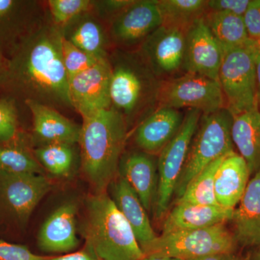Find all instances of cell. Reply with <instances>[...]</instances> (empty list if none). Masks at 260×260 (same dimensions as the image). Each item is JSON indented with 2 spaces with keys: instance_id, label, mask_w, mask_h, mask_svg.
Returning <instances> with one entry per match:
<instances>
[{
  "instance_id": "obj_1",
  "label": "cell",
  "mask_w": 260,
  "mask_h": 260,
  "mask_svg": "<svg viewBox=\"0 0 260 260\" xmlns=\"http://www.w3.org/2000/svg\"><path fill=\"white\" fill-rule=\"evenodd\" d=\"M60 30L45 17L23 38L8 58L0 90L17 102L40 103L54 109H72L69 80L61 56Z\"/></svg>"
},
{
  "instance_id": "obj_2",
  "label": "cell",
  "mask_w": 260,
  "mask_h": 260,
  "mask_svg": "<svg viewBox=\"0 0 260 260\" xmlns=\"http://www.w3.org/2000/svg\"><path fill=\"white\" fill-rule=\"evenodd\" d=\"M128 129L124 118L112 108L83 118L78 143L81 168L95 194L107 191L117 177Z\"/></svg>"
},
{
  "instance_id": "obj_3",
  "label": "cell",
  "mask_w": 260,
  "mask_h": 260,
  "mask_svg": "<svg viewBox=\"0 0 260 260\" xmlns=\"http://www.w3.org/2000/svg\"><path fill=\"white\" fill-rule=\"evenodd\" d=\"M110 100L112 108L128 127L143 120L158 107L161 80L143 60L138 50L117 49L109 54Z\"/></svg>"
},
{
  "instance_id": "obj_4",
  "label": "cell",
  "mask_w": 260,
  "mask_h": 260,
  "mask_svg": "<svg viewBox=\"0 0 260 260\" xmlns=\"http://www.w3.org/2000/svg\"><path fill=\"white\" fill-rule=\"evenodd\" d=\"M81 234L100 260H142L145 254L127 220L107 191L89 196Z\"/></svg>"
},
{
  "instance_id": "obj_5",
  "label": "cell",
  "mask_w": 260,
  "mask_h": 260,
  "mask_svg": "<svg viewBox=\"0 0 260 260\" xmlns=\"http://www.w3.org/2000/svg\"><path fill=\"white\" fill-rule=\"evenodd\" d=\"M233 116L225 108L203 114L178 181L176 199L203 169L219 158L234 153L232 138Z\"/></svg>"
},
{
  "instance_id": "obj_6",
  "label": "cell",
  "mask_w": 260,
  "mask_h": 260,
  "mask_svg": "<svg viewBox=\"0 0 260 260\" xmlns=\"http://www.w3.org/2000/svg\"><path fill=\"white\" fill-rule=\"evenodd\" d=\"M237 242L225 223L160 235L147 248L145 255L171 256L181 260L234 253Z\"/></svg>"
},
{
  "instance_id": "obj_7",
  "label": "cell",
  "mask_w": 260,
  "mask_h": 260,
  "mask_svg": "<svg viewBox=\"0 0 260 260\" xmlns=\"http://www.w3.org/2000/svg\"><path fill=\"white\" fill-rule=\"evenodd\" d=\"M218 82L233 116L257 107L255 56L244 47L223 51Z\"/></svg>"
},
{
  "instance_id": "obj_8",
  "label": "cell",
  "mask_w": 260,
  "mask_h": 260,
  "mask_svg": "<svg viewBox=\"0 0 260 260\" xmlns=\"http://www.w3.org/2000/svg\"><path fill=\"white\" fill-rule=\"evenodd\" d=\"M202 115L199 110L188 109L177 134L158 154V191L154 206L157 219L167 213Z\"/></svg>"
},
{
  "instance_id": "obj_9",
  "label": "cell",
  "mask_w": 260,
  "mask_h": 260,
  "mask_svg": "<svg viewBox=\"0 0 260 260\" xmlns=\"http://www.w3.org/2000/svg\"><path fill=\"white\" fill-rule=\"evenodd\" d=\"M157 100L160 107L196 109L203 114L225 108L219 82L190 73L161 80Z\"/></svg>"
},
{
  "instance_id": "obj_10",
  "label": "cell",
  "mask_w": 260,
  "mask_h": 260,
  "mask_svg": "<svg viewBox=\"0 0 260 260\" xmlns=\"http://www.w3.org/2000/svg\"><path fill=\"white\" fill-rule=\"evenodd\" d=\"M51 186L45 174L0 172V218L25 225Z\"/></svg>"
},
{
  "instance_id": "obj_11",
  "label": "cell",
  "mask_w": 260,
  "mask_h": 260,
  "mask_svg": "<svg viewBox=\"0 0 260 260\" xmlns=\"http://www.w3.org/2000/svg\"><path fill=\"white\" fill-rule=\"evenodd\" d=\"M186 32L161 25L138 49L143 60L160 80L172 78L183 68Z\"/></svg>"
},
{
  "instance_id": "obj_12",
  "label": "cell",
  "mask_w": 260,
  "mask_h": 260,
  "mask_svg": "<svg viewBox=\"0 0 260 260\" xmlns=\"http://www.w3.org/2000/svg\"><path fill=\"white\" fill-rule=\"evenodd\" d=\"M162 24L158 0H134L109 23L111 41L120 47L140 45Z\"/></svg>"
},
{
  "instance_id": "obj_13",
  "label": "cell",
  "mask_w": 260,
  "mask_h": 260,
  "mask_svg": "<svg viewBox=\"0 0 260 260\" xmlns=\"http://www.w3.org/2000/svg\"><path fill=\"white\" fill-rule=\"evenodd\" d=\"M110 78L108 58L69 80L70 103L82 118L111 108Z\"/></svg>"
},
{
  "instance_id": "obj_14",
  "label": "cell",
  "mask_w": 260,
  "mask_h": 260,
  "mask_svg": "<svg viewBox=\"0 0 260 260\" xmlns=\"http://www.w3.org/2000/svg\"><path fill=\"white\" fill-rule=\"evenodd\" d=\"M223 50L204 21L200 19L186 32L183 69L218 81Z\"/></svg>"
},
{
  "instance_id": "obj_15",
  "label": "cell",
  "mask_w": 260,
  "mask_h": 260,
  "mask_svg": "<svg viewBox=\"0 0 260 260\" xmlns=\"http://www.w3.org/2000/svg\"><path fill=\"white\" fill-rule=\"evenodd\" d=\"M45 15L39 2L0 0V52L8 59Z\"/></svg>"
},
{
  "instance_id": "obj_16",
  "label": "cell",
  "mask_w": 260,
  "mask_h": 260,
  "mask_svg": "<svg viewBox=\"0 0 260 260\" xmlns=\"http://www.w3.org/2000/svg\"><path fill=\"white\" fill-rule=\"evenodd\" d=\"M78 205L66 202L50 214L38 234L41 250L52 254L74 251L79 245L77 229Z\"/></svg>"
},
{
  "instance_id": "obj_17",
  "label": "cell",
  "mask_w": 260,
  "mask_h": 260,
  "mask_svg": "<svg viewBox=\"0 0 260 260\" xmlns=\"http://www.w3.org/2000/svg\"><path fill=\"white\" fill-rule=\"evenodd\" d=\"M184 117L179 109L158 106L138 124L135 143L145 153H160L177 134Z\"/></svg>"
},
{
  "instance_id": "obj_18",
  "label": "cell",
  "mask_w": 260,
  "mask_h": 260,
  "mask_svg": "<svg viewBox=\"0 0 260 260\" xmlns=\"http://www.w3.org/2000/svg\"><path fill=\"white\" fill-rule=\"evenodd\" d=\"M24 104L31 113V137L34 143L37 141L40 145L54 143L78 144L80 125L54 108L32 101H26Z\"/></svg>"
},
{
  "instance_id": "obj_19",
  "label": "cell",
  "mask_w": 260,
  "mask_h": 260,
  "mask_svg": "<svg viewBox=\"0 0 260 260\" xmlns=\"http://www.w3.org/2000/svg\"><path fill=\"white\" fill-rule=\"evenodd\" d=\"M118 175L127 181L145 210L151 211L155 206L158 184V168L153 155L142 150L123 153Z\"/></svg>"
},
{
  "instance_id": "obj_20",
  "label": "cell",
  "mask_w": 260,
  "mask_h": 260,
  "mask_svg": "<svg viewBox=\"0 0 260 260\" xmlns=\"http://www.w3.org/2000/svg\"><path fill=\"white\" fill-rule=\"evenodd\" d=\"M108 189L116 208L127 220L142 250L144 251L158 237L150 223L148 211L136 192L120 176H117Z\"/></svg>"
},
{
  "instance_id": "obj_21",
  "label": "cell",
  "mask_w": 260,
  "mask_h": 260,
  "mask_svg": "<svg viewBox=\"0 0 260 260\" xmlns=\"http://www.w3.org/2000/svg\"><path fill=\"white\" fill-rule=\"evenodd\" d=\"M60 31L65 39L90 56L98 59L109 58L112 42L109 29L93 10L77 17Z\"/></svg>"
},
{
  "instance_id": "obj_22",
  "label": "cell",
  "mask_w": 260,
  "mask_h": 260,
  "mask_svg": "<svg viewBox=\"0 0 260 260\" xmlns=\"http://www.w3.org/2000/svg\"><path fill=\"white\" fill-rule=\"evenodd\" d=\"M234 212L220 205L176 204L164 220L161 235L225 223Z\"/></svg>"
},
{
  "instance_id": "obj_23",
  "label": "cell",
  "mask_w": 260,
  "mask_h": 260,
  "mask_svg": "<svg viewBox=\"0 0 260 260\" xmlns=\"http://www.w3.org/2000/svg\"><path fill=\"white\" fill-rule=\"evenodd\" d=\"M250 177L247 164L239 153L234 152L226 155L215 176L214 191L218 205L235 209L245 192Z\"/></svg>"
},
{
  "instance_id": "obj_24",
  "label": "cell",
  "mask_w": 260,
  "mask_h": 260,
  "mask_svg": "<svg viewBox=\"0 0 260 260\" xmlns=\"http://www.w3.org/2000/svg\"><path fill=\"white\" fill-rule=\"evenodd\" d=\"M232 220L237 244L260 247V173L249 180Z\"/></svg>"
},
{
  "instance_id": "obj_25",
  "label": "cell",
  "mask_w": 260,
  "mask_h": 260,
  "mask_svg": "<svg viewBox=\"0 0 260 260\" xmlns=\"http://www.w3.org/2000/svg\"><path fill=\"white\" fill-rule=\"evenodd\" d=\"M234 147L245 160L251 177L260 173V112L258 108L233 116Z\"/></svg>"
},
{
  "instance_id": "obj_26",
  "label": "cell",
  "mask_w": 260,
  "mask_h": 260,
  "mask_svg": "<svg viewBox=\"0 0 260 260\" xmlns=\"http://www.w3.org/2000/svg\"><path fill=\"white\" fill-rule=\"evenodd\" d=\"M32 137L25 132L0 143V172L8 174H44V168L34 154Z\"/></svg>"
},
{
  "instance_id": "obj_27",
  "label": "cell",
  "mask_w": 260,
  "mask_h": 260,
  "mask_svg": "<svg viewBox=\"0 0 260 260\" xmlns=\"http://www.w3.org/2000/svg\"><path fill=\"white\" fill-rule=\"evenodd\" d=\"M204 21L223 51L244 47L249 39L243 17L221 12L208 11L204 16Z\"/></svg>"
},
{
  "instance_id": "obj_28",
  "label": "cell",
  "mask_w": 260,
  "mask_h": 260,
  "mask_svg": "<svg viewBox=\"0 0 260 260\" xmlns=\"http://www.w3.org/2000/svg\"><path fill=\"white\" fill-rule=\"evenodd\" d=\"M158 4L162 25L184 32L208 11V0H158Z\"/></svg>"
},
{
  "instance_id": "obj_29",
  "label": "cell",
  "mask_w": 260,
  "mask_h": 260,
  "mask_svg": "<svg viewBox=\"0 0 260 260\" xmlns=\"http://www.w3.org/2000/svg\"><path fill=\"white\" fill-rule=\"evenodd\" d=\"M34 154L44 170L59 178L71 175L76 161L75 145L54 143L39 145L34 148Z\"/></svg>"
},
{
  "instance_id": "obj_30",
  "label": "cell",
  "mask_w": 260,
  "mask_h": 260,
  "mask_svg": "<svg viewBox=\"0 0 260 260\" xmlns=\"http://www.w3.org/2000/svg\"><path fill=\"white\" fill-rule=\"evenodd\" d=\"M225 157L212 162L191 179L181 196L176 199V204L219 205L215 199L214 182L217 169Z\"/></svg>"
},
{
  "instance_id": "obj_31",
  "label": "cell",
  "mask_w": 260,
  "mask_h": 260,
  "mask_svg": "<svg viewBox=\"0 0 260 260\" xmlns=\"http://www.w3.org/2000/svg\"><path fill=\"white\" fill-rule=\"evenodd\" d=\"M47 11L51 22L59 30L79 15L93 8L91 0H49Z\"/></svg>"
},
{
  "instance_id": "obj_32",
  "label": "cell",
  "mask_w": 260,
  "mask_h": 260,
  "mask_svg": "<svg viewBox=\"0 0 260 260\" xmlns=\"http://www.w3.org/2000/svg\"><path fill=\"white\" fill-rule=\"evenodd\" d=\"M61 56L68 80L102 60L87 54L63 37L61 38Z\"/></svg>"
},
{
  "instance_id": "obj_33",
  "label": "cell",
  "mask_w": 260,
  "mask_h": 260,
  "mask_svg": "<svg viewBox=\"0 0 260 260\" xmlns=\"http://www.w3.org/2000/svg\"><path fill=\"white\" fill-rule=\"evenodd\" d=\"M17 107V101L13 98H0V143L13 140L21 131Z\"/></svg>"
},
{
  "instance_id": "obj_34",
  "label": "cell",
  "mask_w": 260,
  "mask_h": 260,
  "mask_svg": "<svg viewBox=\"0 0 260 260\" xmlns=\"http://www.w3.org/2000/svg\"><path fill=\"white\" fill-rule=\"evenodd\" d=\"M134 0H101L93 1V11L104 23H110Z\"/></svg>"
},
{
  "instance_id": "obj_35",
  "label": "cell",
  "mask_w": 260,
  "mask_h": 260,
  "mask_svg": "<svg viewBox=\"0 0 260 260\" xmlns=\"http://www.w3.org/2000/svg\"><path fill=\"white\" fill-rule=\"evenodd\" d=\"M47 257L34 254L26 246L0 240V260H47Z\"/></svg>"
},
{
  "instance_id": "obj_36",
  "label": "cell",
  "mask_w": 260,
  "mask_h": 260,
  "mask_svg": "<svg viewBox=\"0 0 260 260\" xmlns=\"http://www.w3.org/2000/svg\"><path fill=\"white\" fill-rule=\"evenodd\" d=\"M251 0H208V11L221 12L243 17Z\"/></svg>"
},
{
  "instance_id": "obj_37",
  "label": "cell",
  "mask_w": 260,
  "mask_h": 260,
  "mask_svg": "<svg viewBox=\"0 0 260 260\" xmlns=\"http://www.w3.org/2000/svg\"><path fill=\"white\" fill-rule=\"evenodd\" d=\"M243 19L249 39L260 37V0H251Z\"/></svg>"
},
{
  "instance_id": "obj_38",
  "label": "cell",
  "mask_w": 260,
  "mask_h": 260,
  "mask_svg": "<svg viewBox=\"0 0 260 260\" xmlns=\"http://www.w3.org/2000/svg\"><path fill=\"white\" fill-rule=\"evenodd\" d=\"M47 260H100L91 251L85 247L83 250L68 253L64 255L48 256Z\"/></svg>"
},
{
  "instance_id": "obj_39",
  "label": "cell",
  "mask_w": 260,
  "mask_h": 260,
  "mask_svg": "<svg viewBox=\"0 0 260 260\" xmlns=\"http://www.w3.org/2000/svg\"><path fill=\"white\" fill-rule=\"evenodd\" d=\"M189 260H239L234 253H220Z\"/></svg>"
},
{
  "instance_id": "obj_40",
  "label": "cell",
  "mask_w": 260,
  "mask_h": 260,
  "mask_svg": "<svg viewBox=\"0 0 260 260\" xmlns=\"http://www.w3.org/2000/svg\"><path fill=\"white\" fill-rule=\"evenodd\" d=\"M244 47L250 51L254 56H260V37L256 39L249 38Z\"/></svg>"
},
{
  "instance_id": "obj_41",
  "label": "cell",
  "mask_w": 260,
  "mask_h": 260,
  "mask_svg": "<svg viewBox=\"0 0 260 260\" xmlns=\"http://www.w3.org/2000/svg\"><path fill=\"white\" fill-rule=\"evenodd\" d=\"M256 68V103L260 112V56H255Z\"/></svg>"
},
{
  "instance_id": "obj_42",
  "label": "cell",
  "mask_w": 260,
  "mask_h": 260,
  "mask_svg": "<svg viewBox=\"0 0 260 260\" xmlns=\"http://www.w3.org/2000/svg\"><path fill=\"white\" fill-rule=\"evenodd\" d=\"M8 67V58L3 53L0 52V86H1V84L4 79L5 74H6Z\"/></svg>"
},
{
  "instance_id": "obj_43",
  "label": "cell",
  "mask_w": 260,
  "mask_h": 260,
  "mask_svg": "<svg viewBox=\"0 0 260 260\" xmlns=\"http://www.w3.org/2000/svg\"><path fill=\"white\" fill-rule=\"evenodd\" d=\"M142 260H181L171 256L159 255H145Z\"/></svg>"
},
{
  "instance_id": "obj_44",
  "label": "cell",
  "mask_w": 260,
  "mask_h": 260,
  "mask_svg": "<svg viewBox=\"0 0 260 260\" xmlns=\"http://www.w3.org/2000/svg\"><path fill=\"white\" fill-rule=\"evenodd\" d=\"M250 260H260V247L252 254Z\"/></svg>"
}]
</instances>
